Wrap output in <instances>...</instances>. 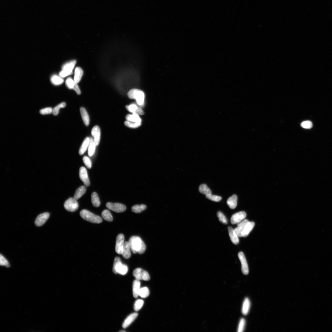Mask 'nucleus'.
Instances as JSON below:
<instances>
[{"label": "nucleus", "instance_id": "1a4fd4ad", "mask_svg": "<svg viewBox=\"0 0 332 332\" xmlns=\"http://www.w3.org/2000/svg\"><path fill=\"white\" fill-rule=\"evenodd\" d=\"M106 207L109 209L115 212L120 213L124 212L126 210V207L124 205L119 203H112L108 202Z\"/></svg>", "mask_w": 332, "mask_h": 332}, {"label": "nucleus", "instance_id": "e433bc0d", "mask_svg": "<svg viewBox=\"0 0 332 332\" xmlns=\"http://www.w3.org/2000/svg\"><path fill=\"white\" fill-rule=\"evenodd\" d=\"M76 84L74 80L70 77L68 78L66 80V86L70 89H73Z\"/></svg>", "mask_w": 332, "mask_h": 332}, {"label": "nucleus", "instance_id": "a211bd4d", "mask_svg": "<svg viewBox=\"0 0 332 332\" xmlns=\"http://www.w3.org/2000/svg\"><path fill=\"white\" fill-rule=\"evenodd\" d=\"M228 230L230 237L233 243L235 245H238L239 243L238 237V236L234 230L231 227H228Z\"/></svg>", "mask_w": 332, "mask_h": 332}, {"label": "nucleus", "instance_id": "c85d7f7f", "mask_svg": "<svg viewBox=\"0 0 332 332\" xmlns=\"http://www.w3.org/2000/svg\"><path fill=\"white\" fill-rule=\"evenodd\" d=\"M92 202L93 206L98 207L100 205V202L98 194L96 192H93L92 194Z\"/></svg>", "mask_w": 332, "mask_h": 332}, {"label": "nucleus", "instance_id": "9d476101", "mask_svg": "<svg viewBox=\"0 0 332 332\" xmlns=\"http://www.w3.org/2000/svg\"><path fill=\"white\" fill-rule=\"evenodd\" d=\"M238 257L241 264V270L243 274L247 275L249 273L248 265L245 256L242 252L238 254Z\"/></svg>", "mask_w": 332, "mask_h": 332}, {"label": "nucleus", "instance_id": "79ce46f5", "mask_svg": "<svg viewBox=\"0 0 332 332\" xmlns=\"http://www.w3.org/2000/svg\"><path fill=\"white\" fill-rule=\"evenodd\" d=\"M0 264L2 266L9 267L10 264L6 259L1 254L0 256Z\"/></svg>", "mask_w": 332, "mask_h": 332}, {"label": "nucleus", "instance_id": "473e14b6", "mask_svg": "<svg viewBox=\"0 0 332 332\" xmlns=\"http://www.w3.org/2000/svg\"><path fill=\"white\" fill-rule=\"evenodd\" d=\"M66 105L65 102H62L57 105L53 110L52 114L54 116H57L59 114L60 110L66 107Z\"/></svg>", "mask_w": 332, "mask_h": 332}, {"label": "nucleus", "instance_id": "393cba45", "mask_svg": "<svg viewBox=\"0 0 332 332\" xmlns=\"http://www.w3.org/2000/svg\"><path fill=\"white\" fill-rule=\"evenodd\" d=\"M84 74V72L81 68L77 67L75 70L74 80L77 84L79 82Z\"/></svg>", "mask_w": 332, "mask_h": 332}, {"label": "nucleus", "instance_id": "5701e85b", "mask_svg": "<svg viewBox=\"0 0 332 332\" xmlns=\"http://www.w3.org/2000/svg\"><path fill=\"white\" fill-rule=\"evenodd\" d=\"M250 305L251 304L249 299L248 298H246L242 305V312L243 315H246L248 314Z\"/></svg>", "mask_w": 332, "mask_h": 332}, {"label": "nucleus", "instance_id": "4be33fe9", "mask_svg": "<svg viewBox=\"0 0 332 332\" xmlns=\"http://www.w3.org/2000/svg\"><path fill=\"white\" fill-rule=\"evenodd\" d=\"M80 112L84 123L86 126H88L89 124L90 120L88 113L83 107L80 108Z\"/></svg>", "mask_w": 332, "mask_h": 332}, {"label": "nucleus", "instance_id": "72a5a7b5", "mask_svg": "<svg viewBox=\"0 0 332 332\" xmlns=\"http://www.w3.org/2000/svg\"><path fill=\"white\" fill-rule=\"evenodd\" d=\"M149 290L147 287L141 288L139 293V296L143 298H146L149 296Z\"/></svg>", "mask_w": 332, "mask_h": 332}, {"label": "nucleus", "instance_id": "ddd939ff", "mask_svg": "<svg viewBox=\"0 0 332 332\" xmlns=\"http://www.w3.org/2000/svg\"><path fill=\"white\" fill-rule=\"evenodd\" d=\"M101 130L100 127L97 126H94L92 129L91 134L93 136L94 142L96 146L99 145L101 138Z\"/></svg>", "mask_w": 332, "mask_h": 332}, {"label": "nucleus", "instance_id": "4468645a", "mask_svg": "<svg viewBox=\"0 0 332 332\" xmlns=\"http://www.w3.org/2000/svg\"><path fill=\"white\" fill-rule=\"evenodd\" d=\"M50 214L48 213H45L39 215L36 218L35 224L37 226L43 225L46 222Z\"/></svg>", "mask_w": 332, "mask_h": 332}, {"label": "nucleus", "instance_id": "2eb2a0df", "mask_svg": "<svg viewBox=\"0 0 332 332\" xmlns=\"http://www.w3.org/2000/svg\"><path fill=\"white\" fill-rule=\"evenodd\" d=\"M126 108L129 111L132 113L133 114H135L139 115H143L144 114L143 110L134 104H132L126 106Z\"/></svg>", "mask_w": 332, "mask_h": 332}, {"label": "nucleus", "instance_id": "423d86ee", "mask_svg": "<svg viewBox=\"0 0 332 332\" xmlns=\"http://www.w3.org/2000/svg\"><path fill=\"white\" fill-rule=\"evenodd\" d=\"M64 207L67 211L73 212L78 208V204L77 200L74 198H70L67 200L64 203Z\"/></svg>", "mask_w": 332, "mask_h": 332}, {"label": "nucleus", "instance_id": "2f4dec72", "mask_svg": "<svg viewBox=\"0 0 332 332\" xmlns=\"http://www.w3.org/2000/svg\"><path fill=\"white\" fill-rule=\"evenodd\" d=\"M102 216L104 219L108 222H111L113 220V216L108 210H105L102 213Z\"/></svg>", "mask_w": 332, "mask_h": 332}, {"label": "nucleus", "instance_id": "f704fd0d", "mask_svg": "<svg viewBox=\"0 0 332 332\" xmlns=\"http://www.w3.org/2000/svg\"><path fill=\"white\" fill-rule=\"evenodd\" d=\"M96 146V145L94 142H93L90 143L88 149V155L89 156L91 157L94 155L95 151Z\"/></svg>", "mask_w": 332, "mask_h": 332}, {"label": "nucleus", "instance_id": "7c9ffc66", "mask_svg": "<svg viewBox=\"0 0 332 332\" xmlns=\"http://www.w3.org/2000/svg\"><path fill=\"white\" fill-rule=\"evenodd\" d=\"M147 208L145 205H136L132 207V211L136 213H139L144 211Z\"/></svg>", "mask_w": 332, "mask_h": 332}, {"label": "nucleus", "instance_id": "39448f33", "mask_svg": "<svg viewBox=\"0 0 332 332\" xmlns=\"http://www.w3.org/2000/svg\"><path fill=\"white\" fill-rule=\"evenodd\" d=\"M76 63V61L74 60L64 64L62 70L59 73V76L64 78L72 74Z\"/></svg>", "mask_w": 332, "mask_h": 332}, {"label": "nucleus", "instance_id": "a19ab883", "mask_svg": "<svg viewBox=\"0 0 332 332\" xmlns=\"http://www.w3.org/2000/svg\"><path fill=\"white\" fill-rule=\"evenodd\" d=\"M246 323V320L244 318H242L240 320L238 329V332H242L244 331Z\"/></svg>", "mask_w": 332, "mask_h": 332}, {"label": "nucleus", "instance_id": "37998d69", "mask_svg": "<svg viewBox=\"0 0 332 332\" xmlns=\"http://www.w3.org/2000/svg\"><path fill=\"white\" fill-rule=\"evenodd\" d=\"M83 161L86 166L88 169H90L92 168V162L89 158L85 156L83 158Z\"/></svg>", "mask_w": 332, "mask_h": 332}, {"label": "nucleus", "instance_id": "bb28decb", "mask_svg": "<svg viewBox=\"0 0 332 332\" xmlns=\"http://www.w3.org/2000/svg\"><path fill=\"white\" fill-rule=\"evenodd\" d=\"M86 190L85 186H82L78 188L76 191L74 198L77 200L81 197L85 193Z\"/></svg>", "mask_w": 332, "mask_h": 332}, {"label": "nucleus", "instance_id": "c9c22d12", "mask_svg": "<svg viewBox=\"0 0 332 332\" xmlns=\"http://www.w3.org/2000/svg\"><path fill=\"white\" fill-rule=\"evenodd\" d=\"M144 302L142 299H139L137 300L134 305V309L135 311H138L140 310L143 306Z\"/></svg>", "mask_w": 332, "mask_h": 332}, {"label": "nucleus", "instance_id": "cd10ccee", "mask_svg": "<svg viewBox=\"0 0 332 332\" xmlns=\"http://www.w3.org/2000/svg\"><path fill=\"white\" fill-rule=\"evenodd\" d=\"M51 81L55 86H59L62 84L64 82L62 78L57 75H53L51 78Z\"/></svg>", "mask_w": 332, "mask_h": 332}, {"label": "nucleus", "instance_id": "f257e3e1", "mask_svg": "<svg viewBox=\"0 0 332 332\" xmlns=\"http://www.w3.org/2000/svg\"><path fill=\"white\" fill-rule=\"evenodd\" d=\"M132 252L134 254H142L145 251L146 247L141 238L136 236H132L129 241Z\"/></svg>", "mask_w": 332, "mask_h": 332}, {"label": "nucleus", "instance_id": "ea45409f", "mask_svg": "<svg viewBox=\"0 0 332 332\" xmlns=\"http://www.w3.org/2000/svg\"><path fill=\"white\" fill-rule=\"evenodd\" d=\"M217 215L219 218V220L220 222L224 224H227L228 223L227 219L222 212L218 211Z\"/></svg>", "mask_w": 332, "mask_h": 332}, {"label": "nucleus", "instance_id": "de8ad7c7", "mask_svg": "<svg viewBox=\"0 0 332 332\" xmlns=\"http://www.w3.org/2000/svg\"><path fill=\"white\" fill-rule=\"evenodd\" d=\"M119 332H126V331H125V330H121V331H119Z\"/></svg>", "mask_w": 332, "mask_h": 332}, {"label": "nucleus", "instance_id": "49530a36", "mask_svg": "<svg viewBox=\"0 0 332 332\" xmlns=\"http://www.w3.org/2000/svg\"><path fill=\"white\" fill-rule=\"evenodd\" d=\"M73 90H74L79 95L81 94L80 90L77 84H76Z\"/></svg>", "mask_w": 332, "mask_h": 332}, {"label": "nucleus", "instance_id": "58836bf2", "mask_svg": "<svg viewBox=\"0 0 332 332\" xmlns=\"http://www.w3.org/2000/svg\"><path fill=\"white\" fill-rule=\"evenodd\" d=\"M206 198L209 200L215 202H219L222 199L221 197L217 195H212V194H208L206 195Z\"/></svg>", "mask_w": 332, "mask_h": 332}, {"label": "nucleus", "instance_id": "c03bdc74", "mask_svg": "<svg viewBox=\"0 0 332 332\" xmlns=\"http://www.w3.org/2000/svg\"><path fill=\"white\" fill-rule=\"evenodd\" d=\"M53 109L52 108H46L40 110V114L42 115H47L52 113Z\"/></svg>", "mask_w": 332, "mask_h": 332}, {"label": "nucleus", "instance_id": "7ed1b4c3", "mask_svg": "<svg viewBox=\"0 0 332 332\" xmlns=\"http://www.w3.org/2000/svg\"><path fill=\"white\" fill-rule=\"evenodd\" d=\"M128 96L130 99L136 100L137 103L140 106L144 104L145 94L142 91L137 89H132L129 92Z\"/></svg>", "mask_w": 332, "mask_h": 332}, {"label": "nucleus", "instance_id": "f3484780", "mask_svg": "<svg viewBox=\"0 0 332 332\" xmlns=\"http://www.w3.org/2000/svg\"><path fill=\"white\" fill-rule=\"evenodd\" d=\"M131 250L130 245H129V241L125 242L123 252L121 255H122L123 256L124 258L126 259H128L131 256Z\"/></svg>", "mask_w": 332, "mask_h": 332}, {"label": "nucleus", "instance_id": "b1692460", "mask_svg": "<svg viewBox=\"0 0 332 332\" xmlns=\"http://www.w3.org/2000/svg\"><path fill=\"white\" fill-rule=\"evenodd\" d=\"M90 139L89 137H86L84 141L79 149V153L80 155H83L86 150L90 144Z\"/></svg>", "mask_w": 332, "mask_h": 332}, {"label": "nucleus", "instance_id": "aec40b11", "mask_svg": "<svg viewBox=\"0 0 332 332\" xmlns=\"http://www.w3.org/2000/svg\"><path fill=\"white\" fill-rule=\"evenodd\" d=\"M255 224L254 222H249L246 225L243 230L242 232L243 237H247L250 232L252 231L255 226Z\"/></svg>", "mask_w": 332, "mask_h": 332}, {"label": "nucleus", "instance_id": "0eeeda50", "mask_svg": "<svg viewBox=\"0 0 332 332\" xmlns=\"http://www.w3.org/2000/svg\"><path fill=\"white\" fill-rule=\"evenodd\" d=\"M133 275L136 280H139L148 281L150 279L148 272L140 268L135 269L133 271Z\"/></svg>", "mask_w": 332, "mask_h": 332}, {"label": "nucleus", "instance_id": "6ab92c4d", "mask_svg": "<svg viewBox=\"0 0 332 332\" xmlns=\"http://www.w3.org/2000/svg\"><path fill=\"white\" fill-rule=\"evenodd\" d=\"M141 283L139 280L136 279L133 283V294L134 298H137L139 296V293Z\"/></svg>", "mask_w": 332, "mask_h": 332}, {"label": "nucleus", "instance_id": "a18cd8bd", "mask_svg": "<svg viewBox=\"0 0 332 332\" xmlns=\"http://www.w3.org/2000/svg\"><path fill=\"white\" fill-rule=\"evenodd\" d=\"M312 123L309 121H304L301 124V126L306 129H311L312 127Z\"/></svg>", "mask_w": 332, "mask_h": 332}, {"label": "nucleus", "instance_id": "f8f14e48", "mask_svg": "<svg viewBox=\"0 0 332 332\" xmlns=\"http://www.w3.org/2000/svg\"><path fill=\"white\" fill-rule=\"evenodd\" d=\"M246 216L244 211H240L233 214L231 217L230 222L232 224H238L244 220Z\"/></svg>", "mask_w": 332, "mask_h": 332}, {"label": "nucleus", "instance_id": "20e7f679", "mask_svg": "<svg viewBox=\"0 0 332 332\" xmlns=\"http://www.w3.org/2000/svg\"><path fill=\"white\" fill-rule=\"evenodd\" d=\"M113 271L116 274H119L124 275L127 272L128 268L126 265L121 263L119 257H117L115 259Z\"/></svg>", "mask_w": 332, "mask_h": 332}, {"label": "nucleus", "instance_id": "a878e982", "mask_svg": "<svg viewBox=\"0 0 332 332\" xmlns=\"http://www.w3.org/2000/svg\"><path fill=\"white\" fill-rule=\"evenodd\" d=\"M126 118L127 121H131V122L141 123L142 121V119L140 117L139 115L135 114H133L132 115H127L126 116Z\"/></svg>", "mask_w": 332, "mask_h": 332}, {"label": "nucleus", "instance_id": "4c0bfd02", "mask_svg": "<svg viewBox=\"0 0 332 332\" xmlns=\"http://www.w3.org/2000/svg\"><path fill=\"white\" fill-rule=\"evenodd\" d=\"M142 123H135L131 121H126L124 123V124L126 126L131 128H136L140 126Z\"/></svg>", "mask_w": 332, "mask_h": 332}, {"label": "nucleus", "instance_id": "412c9836", "mask_svg": "<svg viewBox=\"0 0 332 332\" xmlns=\"http://www.w3.org/2000/svg\"><path fill=\"white\" fill-rule=\"evenodd\" d=\"M238 197L236 195H233L230 197L227 201V203L231 209L235 208L238 204Z\"/></svg>", "mask_w": 332, "mask_h": 332}, {"label": "nucleus", "instance_id": "c756f323", "mask_svg": "<svg viewBox=\"0 0 332 332\" xmlns=\"http://www.w3.org/2000/svg\"><path fill=\"white\" fill-rule=\"evenodd\" d=\"M199 192L204 195H207L208 194H212V191L205 184H202L201 185L199 188Z\"/></svg>", "mask_w": 332, "mask_h": 332}, {"label": "nucleus", "instance_id": "dca6fc26", "mask_svg": "<svg viewBox=\"0 0 332 332\" xmlns=\"http://www.w3.org/2000/svg\"><path fill=\"white\" fill-rule=\"evenodd\" d=\"M138 316L137 313H134L129 315L124 321L122 327L126 328L130 325Z\"/></svg>", "mask_w": 332, "mask_h": 332}, {"label": "nucleus", "instance_id": "f03ea898", "mask_svg": "<svg viewBox=\"0 0 332 332\" xmlns=\"http://www.w3.org/2000/svg\"><path fill=\"white\" fill-rule=\"evenodd\" d=\"M80 214L81 217L83 219L92 223L99 224L102 221V218L100 216L95 215L86 210H82Z\"/></svg>", "mask_w": 332, "mask_h": 332}, {"label": "nucleus", "instance_id": "6e6552de", "mask_svg": "<svg viewBox=\"0 0 332 332\" xmlns=\"http://www.w3.org/2000/svg\"><path fill=\"white\" fill-rule=\"evenodd\" d=\"M125 238L123 234H120L118 235L116 238V251L119 254H121L124 244Z\"/></svg>", "mask_w": 332, "mask_h": 332}, {"label": "nucleus", "instance_id": "9b49d317", "mask_svg": "<svg viewBox=\"0 0 332 332\" xmlns=\"http://www.w3.org/2000/svg\"><path fill=\"white\" fill-rule=\"evenodd\" d=\"M79 176L80 179L83 182L86 187H88L90 184L89 180L86 169L84 167H80L79 169Z\"/></svg>", "mask_w": 332, "mask_h": 332}]
</instances>
